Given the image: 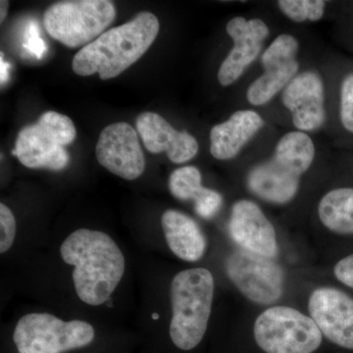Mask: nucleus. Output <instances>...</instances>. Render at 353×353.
I'll return each mask as SVG.
<instances>
[{
	"label": "nucleus",
	"instance_id": "obj_17",
	"mask_svg": "<svg viewBox=\"0 0 353 353\" xmlns=\"http://www.w3.org/2000/svg\"><path fill=\"white\" fill-rule=\"evenodd\" d=\"M301 176L273 159L257 164L248 176V187L259 199L274 204L289 203L296 197Z\"/></svg>",
	"mask_w": 353,
	"mask_h": 353
},
{
	"label": "nucleus",
	"instance_id": "obj_23",
	"mask_svg": "<svg viewBox=\"0 0 353 353\" xmlns=\"http://www.w3.org/2000/svg\"><path fill=\"white\" fill-rule=\"evenodd\" d=\"M339 117L343 130L353 136V71L345 74L341 82Z\"/></svg>",
	"mask_w": 353,
	"mask_h": 353
},
{
	"label": "nucleus",
	"instance_id": "obj_24",
	"mask_svg": "<svg viewBox=\"0 0 353 353\" xmlns=\"http://www.w3.org/2000/svg\"><path fill=\"white\" fill-rule=\"evenodd\" d=\"M17 225L15 216L8 206L0 203V253L3 254L12 248Z\"/></svg>",
	"mask_w": 353,
	"mask_h": 353
},
{
	"label": "nucleus",
	"instance_id": "obj_13",
	"mask_svg": "<svg viewBox=\"0 0 353 353\" xmlns=\"http://www.w3.org/2000/svg\"><path fill=\"white\" fill-rule=\"evenodd\" d=\"M229 232L234 243L246 252L268 259L278 254L275 229L255 202L241 199L234 204Z\"/></svg>",
	"mask_w": 353,
	"mask_h": 353
},
{
	"label": "nucleus",
	"instance_id": "obj_20",
	"mask_svg": "<svg viewBox=\"0 0 353 353\" xmlns=\"http://www.w3.org/2000/svg\"><path fill=\"white\" fill-rule=\"evenodd\" d=\"M318 216L330 231L353 234V188L330 190L318 204Z\"/></svg>",
	"mask_w": 353,
	"mask_h": 353
},
{
	"label": "nucleus",
	"instance_id": "obj_19",
	"mask_svg": "<svg viewBox=\"0 0 353 353\" xmlns=\"http://www.w3.org/2000/svg\"><path fill=\"white\" fill-rule=\"evenodd\" d=\"M315 155L314 141L308 132L296 130L279 139L272 159L301 178L313 164Z\"/></svg>",
	"mask_w": 353,
	"mask_h": 353
},
{
	"label": "nucleus",
	"instance_id": "obj_8",
	"mask_svg": "<svg viewBox=\"0 0 353 353\" xmlns=\"http://www.w3.org/2000/svg\"><path fill=\"white\" fill-rule=\"evenodd\" d=\"M226 269L230 280L252 303L268 305L282 296L284 273L268 257L239 250L229 257Z\"/></svg>",
	"mask_w": 353,
	"mask_h": 353
},
{
	"label": "nucleus",
	"instance_id": "obj_6",
	"mask_svg": "<svg viewBox=\"0 0 353 353\" xmlns=\"http://www.w3.org/2000/svg\"><path fill=\"white\" fill-rule=\"evenodd\" d=\"M254 339L266 353H312L323 334L314 320L296 309L274 306L255 320Z\"/></svg>",
	"mask_w": 353,
	"mask_h": 353
},
{
	"label": "nucleus",
	"instance_id": "obj_3",
	"mask_svg": "<svg viewBox=\"0 0 353 353\" xmlns=\"http://www.w3.org/2000/svg\"><path fill=\"white\" fill-rule=\"evenodd\" d=\"M214 288V278L205 268L179 272L172 280L169 334L180 350H192L201 343L208 330Z\"/></svg>",
	"mask_w": 353,
	"mask_h": 353
},
{
	"label": "nucleus",
	"instance_id": "obj_1",
	"mask_svg": "<svg viewBox=\"0 0 353 353\" xmlns=\"http://www.w3.org/2000/svg\"><path fill=\"white\" fill-rule=\"evenodd\" d=\"M60 254L65 263L74 267V287L83 303L99 306L109 301L126 268L122 250L109 234L76 230L62 243Z\"/></svg>",
	"mask_w": 353,
	"mask_h": 353
},
{
	"label": "nucleus",
	"instance_id": "obj_15",
	"mask_svg": "<svg viewBox=\"0 0 353 353\" xmlns=\"http://www.w3.org/2000/svg\"><path fill=\"white\" fill-rule=\"evenodd\" d=\"M12 154L30 169L61 171L69 163L61 141L39 121L21 130Z\"/></svg>",
	"mask_w": 353,
	"mask_h": 353
},
{
	"label": "nucleus",
	"instance_id": "obj_10",
	"mask_svg": "<svg viewBox=\"0 0 353 353\" xmlns=\"http://www.w3.org/2000/svg\"><path fill=\"white\" fill-rule=\"evenodd\" d=\"M226 31L234 46L218 71V82L222 87L236 83L259 55L261 57L265 41L270 34V29L263 20L246 19L241 16L227 23Z\"/></svg>",
	"mask_w": 353,
	"mask_h": 353
},
{
	"label": "nucleus",
	"instance_id": "obj_25",
	"mask_svg": "<svg viewBox=\"0 0 353 353\" xmlns=\"http://www.w3.org/2000/svg\"><path fill=\"white\" fill-rule=\"evenodd\" d=\"M223 203V197L219 192L208 188H203L194 201V209L197 215L203 219H211L217 214Z\"/></svg>",
	"mask_w": 353,
	"mask_h": 353
},
{
	"label": "nucleus",
	"instance_id": "obj_28",
	"mask_svg": "<svg viewBox=\"0 0 353 353\" xmlns=\"http://www.w3.org/2000/svg\"><path fill=\"white\" fill-rule=\"evenodd\" d=\"M9 1H4L1 0L0 1V22H3L6 18L7 11H8Z\"/></svg>",
	"mask_w": 353,
	"mask_h": 353
},
{
	"label": "nucleus",
	"instance_id": "obj_29",
	"mask_svg": "<svg viewBox=\"0 0 353 353\" xmlns=\"http://www.w3.org/2000/svg\"><path fill=\"white\" fill-rule=\"evenodd\" d=\"M9 69V65L6 63L3 60V54L1 53V83L6 82L7 78H8V72L7 70Z\"/></svg>",
	"mask_w": 353,
	"mask_h": 353
},
{
	"label": "nucleus",
	"instance_id": "obj_18",
	"mask_svg": "<svg viewBox=\"0 0 353 353\" xmlns=\"http://www.w3.org/2000/svg\"><path fill=\"white\" fill-rule=\"evenodd\" d=\"M161 226L167 245L178 259L188 262L202 259L208 241L196 221L189 215L169 209L162 215Z\"/></svg>",
	"mask_w": 353,
	"mask_h": 353
},
{
	"label": "nucleus",
	"instance_id": "obj_12",
	"mask_svg": "<svg viewBox=\"0 0 353 353\" xmlns=\"http://www.w3.org/2000/svg\"><path fill=\"white\" fill-rule=\"evenodd\" d=\"M309 313L321 333L339 347L353 350V299L333 288H319L309 297Z\"/></svg>",
	"mask_w": 353,
	"mask_h": 353
},
{
	"label": "nucleus",
	"instance_id": "obj_4",
	"mask_svg": "<svg viewBox=\"0 0 353 353\" xmlns=\"http://www.w3.org/2000/svg\"><path fill=\"white\" fill-rule=\"evenodd\" d=\"M108 0L59 1L46 9L43 24L51 38L70 48L85 46L101 37L115 19Z\"/></svg>",
	"mask_w": 353,
	"mask_h": 353
},
{
	"label": "nucleus",
	"instance_id": "obj_2",
	"mask_svg": "<svg viewBox=\"0 0 353 353\" xmlns=\"http://www.w3.org/2000/svg\"><path fill=\"white\" fill-rule=\"evenodd\" d=\"M159 21L150 12L139 13L126 24L112 28L74 57L72 68L79 76L99 74L116 78L143 57L159 32Z\"/></svg>",
	"mask_w": 353,
	"mask_h": 353
},
{
	"label": "nucleus",
	"instance_id": "obj_7",
	"mask_svg": "<svg viewBox=\"0 0 353 353\" xmlns=\"http://www.w3.org/2000/svg\"><path fill=\"white\" fill-rule=\"evenodd\" d=\"M299 41L290 34H279L265 48L260 57L263 73L246 90V99L252 105L269 103L294 80L299 71Z\"/></svg>",
	"mask_w": 353,
	"mask_h": 353
},
{
	"label": "nucleus",
	"instance_id": "obj_22",
	"mask_svg": "<svg viewBox=\"0 0 353 353\" xmlns=\"http://www.w3.org/2000/svg\"><path fill=\"white\" fill-rule=\"evenodd\" d=\"M277 6L281 12L294 22H317L324 17L327 2L324 0H280Z\"/></svg>",
	"mask_w": 353,
	"mask_h": 353
},
{
	"label": "nucleus",
	"instance_id": "obj_21",
	"mask_svg": "<svg viewBox=\"0 0 353 353\" xmlns=\"http://www.w3.org/2000/svg\"><path fill=\"white\" fill-rule=\"evenodd\" d=\"M203 188L201 171L194 166L176 169L169 178V190L180 201H196Z\"/></svg>",
	"mask_w": 353,
	"mask_h": 353
},
{
	"label": "nucleus",
	"instance_id": "obj_9",
	"mask_svg": "<svg viewBox=\"0 0 353 353\" xmlns=\"http://www.w3.org/2000/svg\"><path fill=\"white\" fill-rule=\"evenodd\" d=\"M95 154L101 166L124 180H136L145 172V155L138 134L128 123H114L104 128Z\"/></svg>",
	"mask_w": 353,
	"mask_h": 353
},
{
	"label": "nucleus",
	"instance_id": "obj_26",
	"mask_svg": "<svg viewBox=\"0 0 353 353\" xmlns=\"http://www.w3.org/2000/svg\"><path fill=\"white\" fill-rule=\"evenodd\" d=\"M334 272L340 282L353 289V254L339 261L334 266Z\"/></svg>",
	"mask_w": 353,
	"mask_h": 353
},
{
	"label": "nucleus",
	"instance_id": "obj_16",
	"mask_svg": "<svg viewBox=\"0 0 353 353\" xmlns=\"http://www.w3.org/2000/svg\"><path fill=\"white\" fill-rule=\"evenodd\" d=\"M265 121L256 111H236L229 119L215 125L210 131V153L221 161L239 155L263 128Z\"/></svg>",
	"mask_w": 353,
	"mask_h": 353
},
{
	"label": "nucleus",
	"instance_id": "obj_14",
	"mask_svg": "<svg viewBox=\"0 0 353 353\" xmlns=\"http://www.w3.org/2000/svg\"><path fill=\"white\" fill-rule=\"evenodd\" d=\"M136 126L146 150L157 154L166 152L173 163L189 162L199 153L196 139L187 131H176L159 114L141 113L137 118Z\"/></svg>",
	"mask_w": 353,
	"mask_h": 353
},
{
	"label": "nucleus",
	"instance_id": "obj_11",
	"mask_svg": "<svg viewBox=\"0 0 353 353\" xmlns=\"http://www.w3.org/2000/svg\"><path fill=\"white\" fill-rule=\"evenodd\" d=\"M282 101L297 131L314 132L325 124V85L317 72L308 70L297 74L283 90Z\"/></svg>",
	"mask_w": 353,
	"mask_h": 353
},
{
	"label": "nucleus",
	"instance_id": "obj_27",
	"mask_svg": "<svg viewBox=\"0 0 353 353\" xmlns=\"http://www.w3.org/2000/svg\"><path fill=\"white\" fill-rule=\"evenodd\" d=\"M25 46L28 51L34 57L39 58L43 57L44 51H46V46H44L43 39L39 38L37 26L34 27V25L32 24L28 28Z\"/></svg>",
	"mask_w": 353,
	"mask_h": 353
},
{
	"label": "nucleus",
	"instance_id": "obj_5",
	"mask_svg": "<svg viewBox=\"0 0 353 353\" xmlns=\"http://www.w3.org/2000/svg\"><path fill=\"white\" fill-rule=\"evenodd\" d=\"M95 331L82 320L64 321L50 313H29L21 317L13 332L18 353H64L88 347Z\"/></svg>",
	"mask_w": 353,
	"mask_h": 353
}]
</instances>
